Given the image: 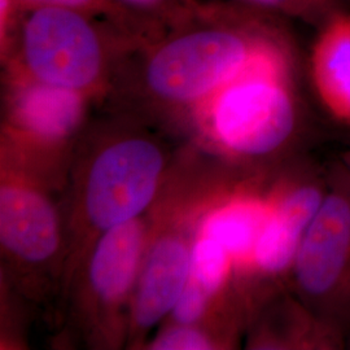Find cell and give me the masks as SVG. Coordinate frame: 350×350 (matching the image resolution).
Returning <instances> with one entry per match:
<instances>
[{
	"mask_svg": "<svg viewBox=\"0 0 350 350\" xmlns=\"http://www.w3.org/2000/svg\"><path fill=\"white\" fill-rule=\"evenodd\" d=\"M287 39L278 17L234 0L205 3L137 52L142 88L159 104L202 107L263 51Z\"/></svg>",
	"mask_w": 350,
	"mask_h": 350,
	"instance_id": "6da1fadb",
	"label": "cell"
},
{
	"mask_svg": "<svg viewBox=\"0 0 350 350\" xmlns=\"http://www.w3.org/2000/svg\"><path fill=\"white\" fill-rule=\"evenodd\" d=\"M291 38L263 51L204 107L213 137L230 154L263 160L287 148L302 125Z\"/></svg>",
	"mask_w": 350,
	"mask_h": 350,
	"instance_id": "7a4b0ae2",
	"label": "cell"
},
{
	"mask_svg": "<svg viewBox=\"0 0 350 350\" xmlns=\"http://www.w3.org/2000/svg\"><path fill=\"white\" fill-rule=\"evenodd\" d=\"M144 47L117 27L86 13L57 7L24 11L8 63L13 73L91 96L117 64Z\"/></svg>",
	"mask_w": 350,
	"mask_h": 350,
	"instance_id": "3957f363",
	"label": "cell"
},
{
	"mask_svg": "<svg viewBox=\"0 0 350 350\" xmlns=\"http://www.w3.org/2000/svg\"><path fill=\"white\" fill-rule=\"evenodd\" d=\"M292 292L347 338L350 329V182L344 165L328 170V189L292 269Z\"/></svg>",
	"mask_w": 350,
	"mask_h": 350,
	"instance_id": "277c9868",
	"label": "cell"
},
{
	"mask_svg": "<svg viewBox=\"0 0 350 350\" xmlns=\"http://www.w3.org/2000/svg\"><path fill=\"white\" fill-rule=\"evenodd\" d=\"M165 170L156 142L140 135L114 139L90 163L82 191L88 225L98 231L137 219L154 200Z\"/></svg>",
	"mask_w": 350,
	"mask_h": 350,
	"instance_id": "5b68a950",
	"label": "cell"
},
{
	"mask_svg": "<svg viewBox=\"0 0 350 350\" xmlns=\"http://www.w3.org/2000/svg\"><path fill=\"white\" fill-rule=\"evenodd\" d=\"M328 172L305 166L269 196L271 214L256 245L250 269L267 278L289 275L309 225L325 200Z\"/></svg>",
	"mask_w": 350,
	"mask_h": 350,
	"instance_id": "8992f818",
	"label": "cell"
},
{
	"mask_svg": "<svg viewBox=\"0 0 350 350\" xmlns=\"http://www.w3.org/2000/svg\"><path fill=\"white\" fill-rule=\"evenodd\" d=\"M88 95L13 73L8 92V120L14 130L40 143L57 144L81 127Z\"/></svg>",
	"mask_w": 350,
	"mask_h": 350,
	"instance_id": "52a82bcc",
	"label": "cell"
},
{
	"mask_svg": "<svg viewBox=\"0 0 350 350\" xmlns=\"http://www.w3.org/2000/svg\"><path fill=\"white\" fill-rule=\"evenodd\" d=\"M0 240L7 253L21 262L50 261L62 244L60 219L51 201L21 183L0 189Z\"/></svg>",
	"mask_w": 350,
	"mask_h": 350,
	"instance_id": "ba28073f",
	"label": "cell"
},
{
	"mask_svg": "<svg viewBox=\"0 0 350 350\" xmlns=\"http://www.w3.org/2000/svg\"><path fill=\"white\" fill-rule=\"evenodd\" d=\"M191 248L178 237L159 239L147 254L139 273L133 319L139 329H150L167 314L187 286Z\"/></svg>",
	"mask_w": 350,
	"mask_h": 350,
	"instance_id": "9c48e42d",
	"label": "cell"
},
{
	"mask_svg": "<svg viewBox=\"0 0 350 350\" xmlns=\"http://www.w3.org/2000/svg\"><path fill=\"white\" fill-rule=\"evenodd\" d=\"M144 240L139 218L101 232L88 262V286L100 304L113 306L127 297L138 275Z\"/></svg>",
	"mask_w": 350,
	"mask_h": 350,
	"instance_id": "30bf717a",
	"label": "cell"
},
{
	"mask_svg": "<svg viewBox=\"0 0 350 350\" xmlns=\"http://www.w3.org/2000/svg\"><path fill=\"white\" fill-rule=\"evenodd\" d=\"M314 91L336 121L350 127V12L342 11L317 27L310 57Z\"/></svg>",
	"mask_w": 350,
	"mask_h": 350,
	"instance_id": "8fae6325",
	"label": "cell"
},
{
	"mask_svg": "<svg viewBox=\"0 0 350 350\" xmlns=\"http://www.w3.org/2000/svg\"><path fill=\"white\" fill-rule=\"evenodd\" d=\"M250 342L261 349L338 350L348 338L291 292L263 312Z\"/></svg>",
	"mask_w": 350,
	"mask_h": 350,
	"instance_id": "7c38bea8",
	"label": "cell"
},
{
	"mask_svg": "<svg viewBox=\"0 0 350 350\" xmlns=\"http://www.w3.org/2000/svg\"><path fill=\"white\" fill-rule=\"evenodd\" d=\"M270 214L269 198L239 195L209 214L202 225L201 237L215 240L228 252L235 265L250 269Z\"/></svg>",
	"mask_w": 350,
	"mask_h": 350,
	"instance_id": "4fadbf2b",
	"label": "cell"
},
{
	"mask_svg": "<svg viewBox=\"0 0 350 350\" xmlns=\"http://www.w3.org/2000/svg\"><path fill=\"white\" fill-rule=\"evenodd\" d=\"M24 10L36 7H57L86 13L95 18L117 27L143 46L148 44L163 31L127 12L113 0H17Z\"/></svg>",
	"mask_w": 350,
	"mask_h": 350,
	"instance_id": "5bb4252c",
	"label": "cell"
},
{
	"mask_svg": "<svg viewBox=\"0 0 350 350\" xmlns=\"http://www.w3.org/2000/svg\"><path fill=\"white\" fill-rule=\"evenodd\" d=\"M234 265L232 257L219 243L201 237L191 248V269L187 283L212 300L225 287Z\"/></svg>",
	"mask_w": 350,
	"mask_h": 350,
	"instance_id": "9a60e30c",
	"label": "cell"
},
{
	"mask_svg": "<svg viewBox=\"0 0 350 350\" xmlns=\"http://www.w3.org/2000/svg\"><path fill=\"white\" fill-rule=\"evenodd\" d=\"M278 18H289L319 27L332 16L348 11L345 0H234Z\"/></svg>",
	"mask_w": 350,
	"mask_h": 350,
	"instance_id": "2e32d148",
	"label": "cell"
},
{
	"mask_svg": "<svg viewBox=\"0 0 350 350\" xmlns=\"http://www.w3.org/2000/svg\"><path fill=\"white\" fill-rule=\"evenodd\" d=\"M127 12L166 31L199 12L205 4L201 0H113Z\"/></svg>",
	"mask_w": 350,
	"mask_h": 350,
	"instance_id": "e0dca14e",
	"label": "cell"
},
{
	"mask_svg": "<svg viewBox=\"0 0 350 350\" xmlns=\"http://www.w3.org/2000/svg\"><path fill=\"white\" fill-rule=\"evenodd\" d=\"M214 342L205 334L192 328V325H178L169 328L150 344V349L205 350L213 349Z\"/></svg>",
	"mask_w": 350,
	"mask_h": 350,
	"instance_id": "ac0fdd59",
	"label": "cell"
},
{
	"mask_svg": "<svg viewBox=\"0 0 350 350\" xmlns=\"http://www.w3.org/2000/svg\"><path fill=\"white\" fill-rule=\"evenodd\" d=\"M24 11L17 0H0V51L5 62L12 53Z\"/></svg>",
	"mask_w": 350,
	"mask_h": 350,
	"instance_id": "d6986e66",
	"label": "cell"
},
{
	"mask_svg": "<svg viewBox=\"0 0 350 350\" xmlns=\"http://www.w3.org/2000/svg\"><path fill=\"white\" fill-rule=\"evenodd\" d=\"M342 165H344V167H345V172H347V174H348L350 182V152L348 153L347 159H345V163H342Z\"/></svg>",
	"mask_w": 350,
	"mask_h": 350,
	"instance_id": "ffe728a7",
	"label": "cell"
},
{
	"mask_svg": "<svg viewBox=\"0 0 350 350\" xmlns=\"http://www.w3.org/2000/svg\"><path fill=\"white\" fill-rule=\"evenodd\" d=\"M348 345H350V329H349V334H348Z\"/></svg>",
	"mask_w": 350,
	"mask_h": 350,
	"instance_id": "44dd1931",
	"label": "cell"
}]
</instances>
